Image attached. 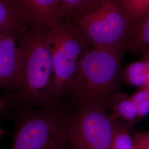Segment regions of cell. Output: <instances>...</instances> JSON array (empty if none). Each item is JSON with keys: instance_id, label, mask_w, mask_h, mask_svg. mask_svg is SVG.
I'll list each match as a JSON object with an SVG mask.
<instances>
[{"instance_id": "277c9868", "label": "cell", "mask_w": 149, "mask_h": 149, "mask_svg": "<svg viewBox=\"0 0 149 149\" xmlns=\"http://www.w3.org/2000/svg\"><path fill=\"white\" fill-rule=\"evenodd\" d=\"M70 22L94 47L123 49L133 28L122 0H92Z\"/></svg>"}, {"instance_id": "7c38bea8", "label": "cell", "mask_w": 149, "mask_h": 149, "mask_svg": "<svg viewBox=\"0 0 149 149\" xmlns=\"http://www.w3.org/2000/svg\"><path fill=\"white\" fill-rule=\"evenodd\" d=\"M132 129L123 120H116L112 149H134Z\"/></svg>"}, {"instance_id": "8992f818", "label": "cell", "mask_w": 149, "mask_h": 149, "mask_svg": "<svg viewBox=\"0 0 149 149\" xmlns=\"http://www.w3.org/2000/svg\"><path fill=\"white\" fill-rule=\"evenodd\" d=\"M107 108L80 105L70 113L67 144L71 149H112L116 119Z\"/></svg>"}, {"instance_id": "ac0fdd59", "label": "cell", "mask_w": 149, "mask_h": 149, "mask_svg": "<svg viewBox=\"0 0 149 149\" xmlns=\"http://www.w3.org/2000/svg\"><path fill=\"white\" fill-rule=\"evenodd\" d=\"M66 149H71V148H70L68 146V144H66Z\"/></svg>"}, {"instance_id": "9c48e42d", "label": "cell", "mask_w": 149, "mask_h": 149, "mask_svg": "<svg viewBox=\"0 0 149 149\" xmlns=\"http://www.w3.org/2000/svg\"><path fill=\"white\" fill-rule=\"evenodd\" d=\"M111 114L116 120L121 119L133 128L140 120L136 106L131 97L124 92H119L114 96L108 104Z\"/></svg>"}, {"instance_id": "6da1fadb", "label": "cell", "mask_w": 149, "mask_h": 149, "mask_svg": "<svg viewBox=\"0 0 149 149\" xmlns=\"http://www.w3.org/2000/svg\"><path fill=\"white\" fill-rule=\"evenodd\" d=\"M48 29L33 28L18 44V81L4 108L22 111L47 108L64 103L54 95V68L46 42Z\"/></svg>"}, {"instance_id": "7a4b0ae2", "label": "cell", "mask_w": 149, "mask_h": 149, "mask_svg": "<svg viewBox=\"0 0 149 149\" xmlns=\"http://www.w3.org/2000/svg\"><path fill=\"white\" fill-rule=\"evenodd\" d=\"M124 52L123 49L87 48L79 61L68 98L77 106L89 104L108 109L111 100L120 92Z\"/></svg>"}, {"instance_id": "3957f363", "label": "cell", "mask_w": 149, "mask_h": 149, "mask_svg": "<svg viewBox=\"0 0 149 149\" xmlns=\"http://www.w3.org/2000/svg\"><path fill=\"white\" fill-rule=\"evenodd\" d=\"M70 113L64 104L15 112L11 149H66Z\"/></svg>"}, {"instance_id": "52a82bcc", "label": "cell", "mask_w": 149, "mask_h": 149, "mask_svg": "<svg viewBox=\"0 0 149 149\" xmlns=\"http://www.w3.org/2000/svg\"><path fill=\"white\" fill-rule=\"evenodd\" d=\"M61 0H17V8L24 25L50 29L63 22Z\"/></svg>"}, {"instance_id": "2e32d148", "label": "cell", "mask_w": 149, "mask_h": 149, "mask_svg": "<svg viewBox=\"0 0 149 149\" xmlns=\"http://www.w3.org/2000/svg\"><path fill=\"white\" fill-rule=\"evenodd\" d=\"M134 149H149V132L133 133Z\"/></svg>"}, {"instance_id": "30bf717a", "label": "cell", "mask_w": 149, "mask_h": 149, "mask_svg": "<svg viewBox=\"0 0 149 149\" xmlns=\"http://www.w3.org/2000/svg\"><path fill=\"white\" fill-rule=\"evenodd\" d=\"M24 26L18 14L17 0H0V33L19 38L26 34Z\"/></svg>"}, {"instance_id": "9a60e30c", "label": "cell", "mask_w": 149, "mask_h": 149, "mask_svg": "<svg viewBox=\"0 0 149 149\" xmlns=\"http://www.w3.org/2000/svg\"><path fill=\"white\" fill-rule=\"evenodd\" d=\"M135 104L140 120L149 113V87L145 86L130 96Z\"/></svg>"}, {"instance_id": "5b68a950", "label": "cell", "mask_w": 149, "mask_h": 149, "mask_svg": "<svg viewBox=\"0 0 149 149\" xmlns=\"http://www.w3.org/2000/svg\"><path fill=\"white\" fill-rule=\"evenodd\" d=\"M46 42L54 68V95L64 103L68 98L80 58L90 45L74 23L62 22L49 29Z\"/></svg>"}, {"instance_id": "5bb4252c", "label": "cell", "mask_w": 149, "mask_h": 149, "mask_svg": "<svg viewBox=\"0 0 149 149\" xmlns=\"http://www.w3.org/2000/svg\"><path fill=\"white\" fill-rule=\"evenodd\" d=\"M92 0H61V13L63 20L70 21L74 15L88 5Z\"/></svg>"}, {"instance_id": "4fadbf2b", "label": "cell", "mask_w": 149, "mask_h": 149, "mask_svg": "<svg viewBox=\"0 0 149 149\" xmlns=\"http://www.w3.org/2000/svg\"><path fill=\"white\" fill-rule=\"evenodd\" d=\"M133 27L149 12V0H122Z\"/></svg>"}, {"instance_id": "ba28073f", "label": "cell", "mask_w": 149, "mask_h": 149, "mask_svg": "<svg viewBox=\"0 0 149 149\" xmlns=\"http://www.w3.org/2000/svg\"><path fill=\"white\" fill-rule=\"evenodd\" d=\"M18 38L0 33V89L15 90L18 81Z\"/></svg>"}, {"instance_id": "8fae6325", "label": "cell", "mask_w": 149, "mask_h": 149, "mask_svg": "<svg viewBox=\"0 0 149 149\" xmlns=\"http://www.w3.org/2000/svg\"><path fill=\"white\" fill-rule=\"evenodd\" d=\"M124 51L149 55V12L132 28Z\"/></svg>"}, {"instance_id": "e0dca14e", "label": "cell", "mask_w": 149, "mask_h": 149, "mask_svg": "<svg viewBox=\"0 0 149 149\" xmlns=\"http://www.w3.org/2000/svg\"><path fill=\"white\" fill-rule=\"evenodd\" d=\"M9 95L10 94H8V93L5 94L0 98V113L3 111V109H4L5 107L6 106L7 103L9 98ZM6 134V132L4 130H3L2 128H1V127L0 126V139Z\"/></svg>"}]
</instances>
